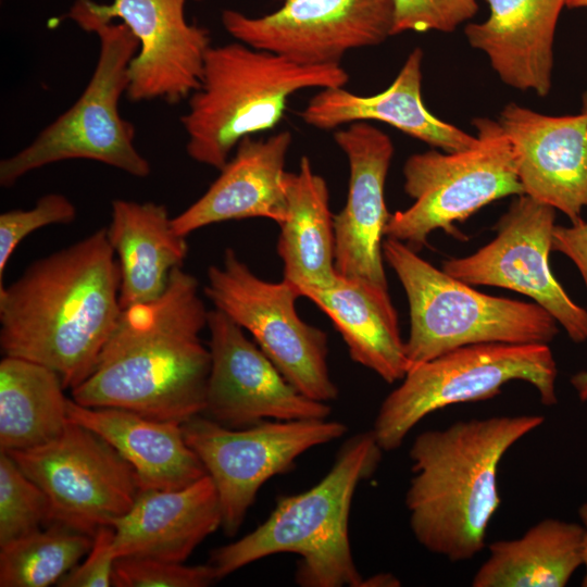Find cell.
<instances>
[{
  "mask_svg": "<svg viewBox=\"0 0 587 587\" xmlns=\"http://www.w3.org/2000/svg\"><path fill=\"white\" fill-rule=\"evenodd\" d=\"M195 276L173 270L158 299L122 309L91 374L72 389L90 408H117L183 425L205 409L211 353Z\"/></svg>",
  "mask_w": 587,
  "mask_h": 587,
  "instance_id": "1",
  "label": "cell"
},
{
  "mask_svg": "<svg viewBox=\"0 0 587 587\" xmlns=\"http://www.w3.org/2000/svg\"><path fill=\"white\" fill-rule=\"evenodd\" d=\"M115 252L101 228L35 261L0 286V346L4 355L53 370L65 388L93 371L122 308Z\"/></svg>",
  "mask_w": 587,
  "mask_h": 587,
  "instance_id": "2",
  "label": "cell"
},
{
  "mask_svg": "<svg viewBox=\"0 0 587 587\" xmlns=\"http://www.w3.org/2000/svg\"><path fill=\"white\" fill-rule=\"evenodd\" d=\"M544 421L542 415L490 416L417 435L409 451L413 476L405 492L416 541L452 562L480 552L500 504V461Z\"/></svg>",
  "mask_w": 587,
  "mask_h": 587,
  "instance_id": "3",
  "label": "cell"
},
{
  "mask_svg": "<svg viewBox=\"0 0 587 587\" xmlns=\"http://www.w3.org/2000/svg\"><path fill=\"white\" fill-rule=\"evenodd\" d=\"M382 452L372 430L348 438L316 485L277 498L255 529L212 551L209 563L217 578L273 554L295 553L299 586L361 587L363 578L349 541V514L358 485L377 470Z\"/></svg>",
  "mask_w": 587,
  "mask_h": 587,
  "instance_id": "4",
  "label": "cell"
},
{
  "mask_svg": "<svg viewBox=\"0 0 587 587\" xmlns=\"http://www.w3.org/2000/svg\"><path fill=\"white\" fill-rule=\"evenodd\" d=\"M348 80L340 63L301 64L240 41L211 46L200 86L180 117L186 152L220 171L243 138L279 123L294 93L345 87Z\"/></svg>",
  "mask_w": 587,
  "mask_h": 587,
  "instance_id": "5",
  "label": "cell"
},
{
  "mask_svg": "<svg viewBox=\"0 0 587 587\" xmlns=\"http://www.w3.org/2000/svg\"><path fill=\"white\" fill-rule=\"evenodd\" d=\"M383 254L409 302L408 370L462 346L549 344L559 333L558 322L536 302L479 292L399 240L387 237Z\"/></svg>",
  "mask_w": 587,
  "mask_h": 587,
  "instance_id": "6",
  "label": "cell"
},
{
  "mask_svg": "<svg viewBox=\"0 0 587 587\" xmlns=\"http://www.w3.org/2000/svg\"><path fill=\"white\" fill-rule=\"evenodd\" d=\"M90 32L98 36L100 49L89 83L76 102L28 146L1 160L2 187L34 170L73 159L97 161L140 178L150 174L148 160L134 142L135 127L118 107L139 41L121 22L98 24Z\"/></svg>",
  "mask_w": 587,
  "mask_h": 587,
  "instance_id": "7",
  "label": "cell"
},
{
  "mask_svg": "<svg viewBox=\"0 0 587 587\" xmlns=\"http://www.w3.org/2000/svg\"><path fill=\"white\" fill-rule=\"evenodd\" d=\"M557 376L548 344L462 346L411 366L382 402L372 433L383 451L396 450L428 414L455 403L491 399L512 380L533 385L542 404L554 405Z\"/></svg>",
  "mask_w": 587,
  "mask_h": 587,
  "instance_id": "8",
  "label": "cell"
},
{
  "mask_svg": "<svg viewBox=\"0 0 587 587\" xmlns=\"http://www.w3.org/2000/svg\"><path fill=\"white\" fill-rule=\"evenodd\" d=\"M477 141L453 152L429 150L408 158L403 188L414 203L390 214L385 236L417 251L435 229L457 236L463 222L488 203L524 195L514 153L498 121L475 117Z\"/></svg>",
  "mask_w": 587,
  "mask_h": 587,
  "instance_id": "9",
  "label": "cell"
},
{
  "mask_svg": "<svg viewBox=\"0 0 587 587\" xmlns=\"http://www.w3.org/2000/svg\"><path fill=\"white\" fill-rule=\"evenodd\" d=\"M204 294L253 337L258 347L301 394L321 402L337 399L338 388L328 369V337L301 320L296 310L298 290L257 276L228 248L221 265L208 270Z\"/></svg>",
  "mask_w": 587,
  "mask_h": 587,
  "instance_id": "10",
  "label": "cell"
},
{
  "mask_svg": "<svg viewBox=\"0 0 587 587\" xmlns=\"http://www.w3.org/2000/svg\"><path fill=\"white\" fill-rule=\"evenodd\" d=\"M182 427L215 485L221 527L228 536L238 532L265 482L291 470L305 451L347 433L344 423L328 419L266 420L230 428L200 414Z\"/></svg>",
  "mask_w": 587,
  "mask_h": 587,
  "instance_id": "11",
  "label": "cell"
},
{
  "mask_svg": "<svg viewBox=\"0 0 587 587\" xmlns=\"http://www.w3.org/2000/svg\"><path fill=\"white\" fill-rule=\"evenodd\" d=\"M8 453L47 495L52 522L90 536L126 514L141 490L134 467L72 421L52 440Z\"/></svg>",
  "mask_w": 587,
  "mask_h": 587,
  "instance_id": "12",
  "label": "cell"
},
{
  "mask_svg": "<svg viewBox=\"0 0 587 587\" xmlns=\"http://www.w3.org/2000/svg\"><path fill=\"white\" fill-rule=\"evenodd\" d=\"M186 1L75 0L66 17L85 32L115 20L125 24L139 41L128 67L127 99L175 104L199 88L211 47L209 30L187 21Z\"/></svg>",
  "mask_w": 587,
  "mask_h": 587,
  "instance_id": "13",
  "label": "cell"
},
{
  "mask_svg": "<svg viewBox=\"0 0 587 587\" xmlns=\"http://www.w3.org/2000/svg\"><path fill=\"white\" fill-rule=\"evenodd\" d=\"M555 209L517 196L497 223V236L475 253L442 262V271L469 285L511 289L547 310L574 342L587 340V311L576 304L549 265Z\"/></svg>",
  "mask_w": 587,
  "mask_h": 587,
  "instance_id": "14",
  "label": "cell"
},
{
  "mask_svg": "<svg viewBox=\"0 0 587 587\" xmlns=\"http://www.w3.org/2000/svg\"><path fill=\"white\" fill-rule=\"evenodd\" d=\"M394 13V0H285L258 17L224 10L221 21L237 41L321 65L384 42L392 36Z\"/></svg>",
  "mask_w": 587,
  "mask_h": 587,
  "instance_id": "15",
  "label": "cell"
},
{
  "mask_svg": "<svg viewBox=\"0 0 587 587\" xmlns=\"http://www.w3.org/2000/svg\"><path fill=\"white\" fill-rule=\"evenodd\" d=\"M211 369L204 412L230 428L266 420L328 419L330 407L296 389L222 311H209Z\"/></svg>",
  "mask_w": 587,
  "mask_h": 587,
  "instance_id": "16",
  "label": "cell"
},
{
  "mask_svg": "<svg viewBox=\"0 0 587 587\" xmlns=\"http://www.w3.org/2000/svg\"><path fill=\"white\" fill-rule=\"evenodd\" d=\"M334 140L349 163L347 201L334 215L337 276L392 304L383 263V237L390 217L384 191L392 141L369 122L348 124L334 133Z\"/></svg>",
  "mask_w": 587,
  "mask_h": 587,
  "instance_id": "17",
  "label": "cell"
},
{
  "mask_svg": "<svg viewBox=\"0 0 587 587\" xmlns=\"http://www.w3.org/2000/svg\"><path fill=\"white\" fill-rule=\"evenodd\" d=\"M524 193L578 222L587 207V114L551 116L514 102L498 121Z\"/></svg>",
  "mask_w": 587,
  "mask_h": 587,
  "instance_id": "18",
  "label": "cell"
},
{
  "mask_svg": "<svg viewBox=\"0 0 587 587\" xmlns=\"http://www.w3.org/2000/svg\"><path fill=\"white\" fill-rule=\"evenodd\" d=\"M291 141L288 130L264 139L243 138L208 190L172 217L174 229L187 237L211 224L251 217L280 225L287 215L285 164Z\"/></svg>",
  "mask_w": 587,
  "mask_h": 587,
  "instance_id": "19",
  "label": "cell"
},
{
  "mask_svg": "<svg viewBox=\"0 0 587 587\" xmlns=\"http://www.w3.org/2000/svg\"><path fill=\"white\" fill-rule=\"evenodd\" d=\"M112 526L116 559L183 563L222 526L217 490L208 474L180 489L140 490L129 511Z\"/></svg>",
  "mask_w": 587,
  "mask_h": 587,
  "instance_id": "20",
  "label": "cell"
},
{
  "mask_svg": "<svg viewBox=\"0 0 587 587\" xmlns=\"http://www.w3.org/2000/svg\"><path fill=\"white\" fill-rule=\"evenodd\" d=\"M422 61V49L414 48L391 85L373 96H360L345 87L320 89L300 116L319 129H334L353 122H383L446 152L473 147L477 136L438 118L425 107L421 92Z\"/></svg>",
  "mask_w": 587,
  "mask_h": 587,
  "instance_id": "21",
  "label": "cell"
},
{
  "mask_svg": "<svg viewBox=\"0 0 587 587\" xmlns=\"http://www.w3.org/2000/svg\"><path fill=\"white\" fill-rule=\"evenodd\" d=\"M489 16L464 34L508 86L546 97L551 89L553 41L566 0H485Z\"/></svg>",
  "mask_w": 587,
  "mask_h": 587,
  "instance_id": "22",
  "label": "cell"
},
{
  "mask_svg": "<svg viewBox=\"0 0 587 587\" xmlns=\"http://www.w3.org/2000/svg\"><path fill=\"white\" fill-rule=\"evenodd\" d=\"M68 419L109 442L135 470L141 490L180 489L207 471L179 424L117 408L84 407L68 399Z\"/></svg>",
  "mask_w": 587,
  "mask_h": 587,
  "instance_id": "23",
  "label": "cell"
},
{
  "mask_svg": "<svg viewBox=\"0 0 587 587\" xmlns=\"http://www.w3.org/2000/svg\"><path fill=\"white\" fill-rule=\"evenodd\" d=\"M105 229L117 255L121 308L161 297L188 253L186 237L174 229L166 207L116 199Z\"/></svg>",
  "mask_w": 587,
  "mask_h": 587,
  "instance_id": "24",
  "label": "cell"
},
{
  "mask_svg": "<svg viewBox=\"0 0 587 587\" xmlns=\"http://www.w3.org/2000/svg\"><path fill=\"white\" fill-rule=\"evenodd\" d=\"M287 215L279 225L277 253L283 279L301 296L305 289L326 288L337 278L334 215L325 179L302 157L296 173H286Z\"/></svg>",
  "mask_w": 587,
  "mask_h": 587,
  "instance_id": "25",
  "label": "cell"
},
{
  "mask_svg": "<svg viewBox=\"0 0 587 587\" xmlns=\"http://www.w3.org/2000/svg\"><path fill=\"white\" fill-rule=\"evenodd\" d=\"M301 297L330 319L355 363L390 384L404 377L409 364L394 304L339 276L326 288L303 290Z\"/></svg>",
  "mask_w": 587,
  "mask_h": 587,
  "instance_id": "26",
  "label": "cell"
},
{
  "mask_svg": "<svg viewBox=\"0 0 587 587\" xmlns=\"http://www.w3.org/2000/svg\"><path fill=\"white\" fill-rule=\"evenodd\" d=\"M582 524L545 519L521 536L489 545L474 587H564L583 565Z\"/></svg>",
  "mask_w": 587,
  "mask_h": 587,
  "instance_id": "27",
  "label": "cell"
},
{
  "mask_svg": "<svg viewBox=\"0 0 587 587\" xmlns=\"http://www.w3.org/2000/svg\"><path fill=\"white\" fill-rule=\"evenodd\" d=\"M61 377L39 363L4 355L0 362V451L41 446L70 422Z\"/></svg>",
  "mask_w": 587,
  "mask_h": 587,
  "instance_id": "28",
  "label": "cell"
},
{
  "mask_svg": "<svg viewBox=\"0 0 587 587\" xmlns=\"http://www.w3.org/2000/svg\"><path fill=\"white\" fill-rule=\"evenodd\" d=\"M92 546V536L54 523L0 547L1 587L58 584Z\"/></svg>",
  "mask_w": 587,
  "mask_h": 587,
  "instance_id": "29",
  "label": "cell"
},
{
  "mask_svg": "<svg viewBox=\"0 0 587 587\" xmlns=\"http://www.w3.org/2000/svg\"><path fill=\"white\" fill-rule=\"evenodd\" d=\"M52 522L45 491L5 451L0 452V547Z\"/></svg>",
  "mask_w": 587,
  "mask_h": 587,
  "instance_id": "30",
  "label": "cell"
},
{
  "mask_svg": "<svg viewBox=\"0 0 587 587\" xmlns=\"http://www.w3.org/2000/svg\"><path fill=\"white\" fill-rule=\"evenodd\" d=\"M218 580L214 567L185 565L150 558L116 559L112 575L115 587H205Z\"/></svg>",
  "mask_w": 587,
  "mask_h": 587,
  "instance_id": "31",
  "label": "cell"
},
{
  "mask_svg": "<svg viewBox=\"0 0 587 587\" xmlns=\"http://www.w3.org/2000/svg\"><path fill=\"white\" fill-rule=\"evenodd\" d=\"M76 208L61 193L40 197L29 210H11L0 214V285L8 262L18 243L33 232L53 224H70Z\"/></svg>",
  "mask_w": 587,
  "mask_h": 587,
  "instance_id": "32",
  "label": "cell"
},
{
  "mask_svg": "<svg viewBox=\"0 0 587 587\" xmlns=\"http://www.w3.org/2000/svg\"><path fill=\"white\" fill-rule=\"evenodd\" d=\"M392 36L404 32L452 33L478 11L477 0H394Z\"/></svg>",
  "mask_w": 587,
  "mask_h": 587,
  "instance_id": "33",
  "label": "cell"
},
{
  "mask_svg": "<svg viewBox=\"0 0 587 587\" xmlns=\"http://www.w3.org/2000/svg\"><path fill=\"white\" fill-rule=\"evenodd\" d=\"M114 527L102 526L92 536L85 561L71 570L59 583L61 587H108L116 557L113 550Z\"/></svg>",
  "mask_w": 587,
  "mask_h": 587,
  "instance_id": "34",
  "label": "cell"
},
{
  "mask_svg": "<svg viewBox=\"0 0 587 587\" xmlns=\"http://www.w3.org/2000/svg\"><path fill=\"white\" fill-rule=\"evenodd\" d=\"M552 250L570 258L578 268L587 289V221L579 220L571 226L555 225Z\"/></svg>",
  "mask_w": 587,
  "mask_h": 587,
  "instance_id": "35",
  "label": "cell"
},
{
  "mask_svg": "<svg viewBox=\"0 0 587 587\" xmlns=\"http://www.w3.org/2000/svg\"><path fill=\"white\" fill-rule=\"evenodd\" d=\"M578 516L584 528L583 566L585 567V575L582 580V586L587 587V501L580 504Z\"/></svg>",
  "mask_w": 587,
  "mask_h": 587,
  "instance_id": "36",
  "label": "cell"
},
{
  "mask_svg": "<svg viewBox=\"0 0 587 587\" xmlns=\"http://www.w3.org/2000/svg\"><path fill=\"white\" fill-rule=\"evenodd\" d=\"M571 384L583 402H587V371H580L571 377Z\"/></svg>",
  "mask_w": 587,
  "mask_h": 587,
  "instance_id": "37",
  "label": "cell"
},
{
  "mask_svg": "<svg viewBox=\"0 0 587 587\" xmlns=\"http://www.w3.org/2000/svg\"><path fill=\"white\" fill-rule=\"evenodd\" d=\"M399 580L391 574H376L362 582L361 586H399Z\"/></svg>",
  "mask_w": 587,
  "mask_h": 587,
  "instance_id": "38",
  "label": "cell"
},
{
  "mask_svg": "<svg viewBox=\"0 0 587 587\" xmlns=\"http://www.w3.org/2000/svg\"><path fill=\"white\" fill-rule=\"evenodd\" d=\"M566 7L570 9H587V0H566ZM582 112L587 114V90L583 95Z\"/></svg>",
  "mask_w": 587,
  "mask_h": 587,
  "instance_id": "39",
  "label": "cell"
},
{
  "mask_svg": "<svg viewBox=\"0 0 587 587\" xmlns=\"http://www.w3.org/2000/svg\"><path fill=\"white\" fill-rule=\"evenodd\" d=\"M196 1H200V0H196Z\"/></svg>",
  "mask_w": 587,
  "mask_h": 587,
  "instance_id": "40",
  "label": "cell"
}]
</instances>
